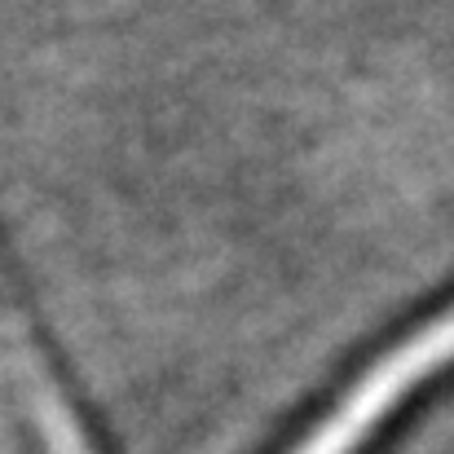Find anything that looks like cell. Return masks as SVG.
Wrapping results in <instances>:
<instances>
[{
    "label": "cell",
    "mask_w": 454,
    "mask_h": 454,
    "mask_svg": "<svg viewBox=\"0 0 454 454\" xmlns=\"http://www.w3.org/2000/svg\"><path fill=\"white\" fill-rule=\"evenodd\" d=\"M450 362H454V309L446 317H437L433 326H424L419 335H411L402 348H393L380 366H371L296 454H353L411 388H419L428 375L446 371Z\"/></svg>",
    "instance_id": "obj_1"
}]
</instances>
